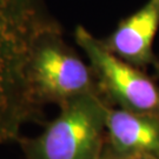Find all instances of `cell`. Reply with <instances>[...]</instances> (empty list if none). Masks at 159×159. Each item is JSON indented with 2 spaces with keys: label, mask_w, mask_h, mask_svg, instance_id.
<instances>
[{
  "label": "cell",
  "mask_w": 159,
  "mask_h": 159,
  "mask_svg": "<svg viewBox=\"0 0 159 159\" xmlns=\"http://www.w3.org/2000/svg\"><path fill=\"white\" fill-rule=\"evenodd\" d=\"M58 32L43 0H0V145L17 142L26 123L41 120L30 63L40 41Z\"/></svg>",
  "instance_id": "6da1fadb"
},
{
  "label": "cell",
  "mask_w": 159,
  "mask_h": 159,
  "mask_svg": "<svg viewBox=\"0 0 159 159\" xmlns=\"http://www.w3.org/2000/svg\"><path fill=\"white\" fill-rule=\"evenodd\" d=\"M108 104L90 93L61 104L60 112L39 136L19 137L26 159H99L106 145Z\"/></svg>",
  "instance_id": "7a4b0ae2"
},
{
  "label": "cell",
  "mask_w": 159,
  "mask_h": 159,
  "mask_svg": "<svg viewBox=\"0 0 159 159\" xmlns=\"http://www.w3.org/2000/svg\"><path fill=\"white\" fill-rule=\"evenodd\" d=\"M74 38L89 58L99 94L108 105L159 114V86L153 78L113 54L84 26L75 27Z\"/></svg>",
  "instance_id": "3957f363"
},
{
  "label": "cell",
  "mask_w": 159,
  "mask_h": 159,
  "mask_svg": "<svg viewBox=\"0 0 159 159\" xmlns=\"http://www.w3.org/2000/svg\"><path fill=\"white\" fill-rule=\"evenodd\" d=\"M31 89L40 106L61 105L74 98L98 93L90 65L65 44L63 32L51 34L35 47L29 68Z\"/></svg>",
  "instance_id": "277c9868"
},
{
  "label": "cell",
  "mask_w": 159,
  "mask_h": 159,
  "mask_svg": "<svg viewBox=\"0 0 159 159\" xmlns=\"http://www.w3.org/2000/svg\"><path fill=\"white\" fill-rule=\"evenodd\" d=\"M159 27V0H148L136 13L121 20L108 38L102 40L117 57L139 68L154 66L153 41Z\"/></svg>",
  "instance_id": "5b68a950"
},
{
  "label": "cell",
  "mask_w": 159,
  "mask_h": 159,
  "mask_svg": "<svg viewBox=\"0 0 159 159\" xmlns=\"http://www.w3.org/2000/svg\"><path fill=\"white\" fill-rule=\"evenodd\" d=\"M106 145L117 157H159V114L106 106Z\"/></svg>",
  "instance_id": "8992f818"
},
{
  "label": "cell",
  "mask_w": 159,
  "mask_h": 159,
  "mask_svg": "<svg viewBox=\"0 0 159 159\" xmlns=\"http://www.w3.org/2000/svg\"><path fill=\"white\" fill-rule=\"evenodd\" d=\"M117 159H159V157L150 156V154H131V156H125V157H117Z\"/></svg>",
  "instance_id": "52a82bcc"
},
{
  "label": "cell",
  "mask_w": 159,
  "mask_h": 159,
  "mask_svg": "<svg viewBox=\"0 0 159 159\" xmlns=\"http://www.w3.org/2000/svg\"><path fill=\"white\" fill-rule=\"evenodd\" d=\"M99 159H117V157L113 154V152L107 148V145H105V148L102 151V156L99 157Z\"/></svg>",
  "instance_id": "ba28073f"
},
{
  "label": "cell",
  "mask_w": 159,
  "mask_h": 159,
  "mask_svg": "<svg viewBox=\"0 0 159 159\" xmlns=\"http://www.w3.org/2000/svg\"><path fill=\"white\" fill-rule=\"evenodd\" d=\"M154 68H156V78H159V60L154 65Z\"/></svg>",
  "instance_id": "9c48e42d"
}]
</instances>
